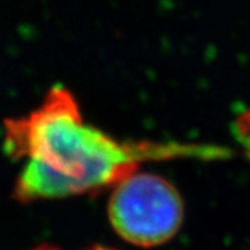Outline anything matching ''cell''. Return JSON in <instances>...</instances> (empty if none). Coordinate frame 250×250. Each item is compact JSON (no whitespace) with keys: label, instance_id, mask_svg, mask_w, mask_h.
<instances>
[{"label":"cell","instance_id":"obj_4","mask_svg":"<svg viewBox=\"0 0 250 250\" xmlns=\"http://www.w3.org/2000/svg\"><path fill=\"white\" fill-rule=\"evenodd\" d=\"M32 250H60L57 249V248H54V246H49V245H45V246H39V248H35V249ZM89 250H114V249H110V248H103V246H95V248H92Z\"/></svg>","mask_w":250,"mask_h":250},{"label":"cell","instance_id":"obj_2","mask_svg":"<svg viewBox=\"0 0 250 250\" xmlns=\"http://www.w3.org/2000/svg\"><path fill=\"white\" fill-rule=\"evenodd\" d=\"M113 188L108 218L123 239L154 248L177 235L184 221V203L170 181L136 171Z\"/></svg>","mask_w":250,"mask_h":250},{"label":"cell","instance_id":"obj_3","mask_svg":"<svg viewBox=\"0 0 250 250\" xmlns=\"http://www.w3.org/2000/svg\"><path fill=\"white\" fill-rule=\"evenodd\" d=\"M233 134L243 153L250 160V108L242 111L233 124Z\"/></svg>","mask_w":250,"mask_h":250},{"label":"cell","instance_id":"obj_1","mask_svg":"<svg viewBox=\"0 0 250 250\" xmlns=\"http://www.w3.org/2000/svg\"><path fill=\"white\" fill-rule=\"evenodd\" d=\"M4 125L7 154L27 160L14 189L22 203L96 193L116 187L146 161L229 156L214 145L120 141L86 123L75 96L60 85L28 116Z\"/></svg>","mask_w":250,"mask_h":250}]
</instances>
